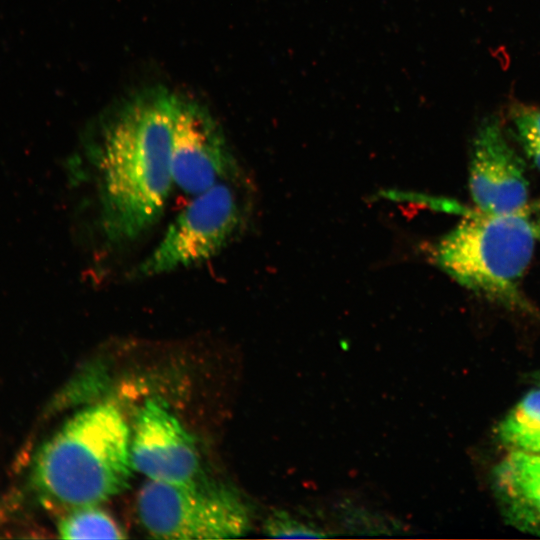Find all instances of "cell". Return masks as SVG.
<instances>
[{
    "label": "cell",
    "instance_id": "5b68a950",
    "mask_svg": "<svg viewBox=\"0 0 540 540\" xmlns=\"http://www.w3.org/2000/svg\"><path fill=\"white\" fill-rule=\"evenodd\" d=\"M234 182H221L194 195L135 268L133 276H160L197 266L218 255L244 223V202Z\"/></svg>",
    "mask_w": 540,
    "mask_h": 540
},
{
    "label": "cell",
    "instance_id": "ba28073f",
    "mask_svg": "<svg viewBox=\"0 0 540 540\" xmlns=\"http://www.w3.org/2000/svg\"><path fill=\"white\" fill-rule=\"evenodd\" d=\"M469 190L476 210L483 213L503 215L527 209L529 183L524 162L494 117L486 119L474 137Z\"/></svg>",
    "mask_w": 540,
    "mask_h": 540
},
{
    "label": "cell",
    "instance_id": "3957f363",
    "mask_svg": "<svg viewBox=\"0 0 540 540\" xmlns=\"http://www.w3.org/2000/svg\"><path fill=\"white\" fill-rule=\"evenodd\" d=\"M539 230L526 210L487 214L476 210L437 244L436 264L467 289L501 302L520 303L519 285Z\"/></svg>",
    "mask_w": 540,
    "mask_h": 540
},
{
    "label": "cell",
    "instance_id": "7a4b0ae2",
    "mask_svg": "<svg viewBox=\"0 0 540 540\" xmlns=\"http://www.w3.org/2000/svg\"><path fill=\"white\" fill-rule=\"evenodd\" d=\"M131 432L110 403L71 416L38 450L32 482L50 502L69 509L98 505L125 490L134 470Z\"/></svg>",
    "mask_w": 540,
    "mask_h": 540
},
{
    "label": "cell",
    "instance_id": "9c48e42d",
    "mask_svg": "<svg viewBox=\"0 0 540 540\" xmlns=\"http://www.w3.org/2000/svg\"><path fill=\"white\" fill-rule=\"evenodd\" d=\"M495 481L512 521L540 533V452L512 450L497 467Z\"/></svg>",
    "mask_w": 540,
    "mask_h": 540
},
{
    "label": "cell",
    "instance_id": "8992f818",
    "mask_svg": "<svg viewBox=\"0 0 540 540\" xmlns=\"http://www.w3.org/2000/svg\"><path fill=\"white\" fill-rule=\"evenodd\" d=\"M174 186L194 196L236 181L237 165L218 124L202 107L177 97L172 132Z\"/></svg>",
    "mask_w": 540,
    "mask_h": 540
},
{
    "label": "cell",
    "instance_id": "7c38bea8",
    "mask_svg": "<svg viewBox=\"0 0 540 540\" xmlns=\"http://www.w3.org/2000/svg\"><path fill=\"white\" fill-rule=\"evenodd\" d=\"M510 118L519 143L540 170V106L516 105Z\"/></svg>",
    "mask_w": 540,
    "mask_h": 540
},
{
    "label": "cell",
    "instance_id": "52a82bcc",
    "mask_svg": "<svg viewBox=\"0 0 540 540\" xmlns=\"http://www.w3.org/2000/svg\"><path fill=\"white\" fill-rule=\"evenodd\" d=\"M134 470L150 481L186 483L199 478L200 458L192 435L164 402L148 399L131 433Z\"/></svg>",
    "mask_w": 540,
    "mask_h": 540
},
{
    "label": "cell",
    "instance_id": "8fae6325",
    "mask_svg": "<svg viewBox=\"0 0 540 540\" xmlns=\"http://www.w3.org/2000/svg\"><path fill=\"white\" fill-rule=\"evenodd\" d=\"M540 432V390L524 397L500 424L501 439L514 449L524 439Z\"/></svg>",
    "mask_w": 540,
    "mask_h": 540
},
{
    "label": "cell",
    "instance_id": "6da1fadb",
    "mask_svg": "<svg viewBox=\"0 0 540 540\" xmlns=\"http://www.w3.org/2000/svg\"><path fill=\"white\" fill-rule=\"evenodd\" d=\"M176 99L166 92L143 96L101 134L94 165L100 226L110 244L136 241L163 215L175 188L171 152Z\"/></svg>",
    "mask_w": 540,
    "mask_h": 540
},
{
    "label": "cell",
    "instance_id": "277c9868",
    "mask_svg": "<svg viewBox=\"0 0 540 540\" xmlns=\"http://www.w3.org/2000/svg\"><path fill=\"white\" fill-rule=\"evenodd\" d=\"M142 526L155 538H235L251 529V512L235 491L199 478L186 483L148 480L137 497Z\"/></svg>",
    "mask_w": 540,
    "mask_h": 540
},
{
    "label": "cell",
    "instance_id": "4fadbf2b",
    "mask_svg": "<svg viewBox=\"0 0 540 540\" xmlns=\"http://www.w3.org/2000/svg\"><path fill=\"white\" fill-rule=\"evenodd\" d=\"M264 532L271 538H326L330 535L313 523L304 521L285 510L270 514L264 523Z\"/></svg>",
    "mask_w": 540,
    "mask_h": 540
},
{
    "label": "cell",
    "instance_id": "5bb4252c",
    "mask_svg": "<svg viewBox=\"0 0 540 540\" xmlns=\"http://www.w3.org/2000/svg\"><path fill=\"white\" fill-rule=\"evenodd\" d=\"M2 514H3V511H2V507H1V505H0V519H1V517H2Z\"/></svg>",
    "mask_w": 540,
    "mask_h": 540
},
{
    "label": "cell",
    "instance_id": "30bf717a",
    "mask_svg": "<svg viewBox=\"0 0 540 540\" xmlns=\"http://www.w3.org/2000/svg\"><path fill=\"white\" fill-rule=\"evenodd\" d=\"M62 539H123L121 526L97 505L69 509L58 523Z\"/></svg>",
    "mask_w": 540,
    "mask_h": 540
}]
</instances>
